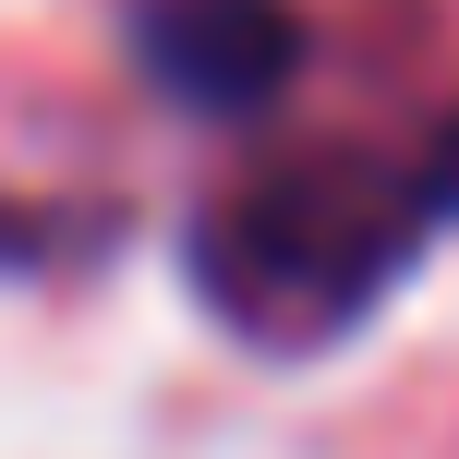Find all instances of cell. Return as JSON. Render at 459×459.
Listing matches in <instances>:
<instances>
[{
    "mask_svg": "<svg viewBox=\"0 0 459 459\" xmlns=\"http://www.w3.org/2000/svg\"><path fill=\"white\" fill-rule=\"evenodd\" d=\"M459 218V121L423 145L411 169H363V158H315L278 182L230 194L194 230V278L230 326L254 339H326L351 326L399 266L423 254V230Z\"/></svg>",
    "mask_w": 459,
    "mask_h": 459,
    "instance_id": "1",
    "label": "cell"
},
{
    "mask_svg": "<svg viewBox=\"0 0 459 459\" xmlns=\"http://www.w3.org/2000/svg\"><path fill=\"white\" fill-rule=\"evenodd\" d=\"M134 61H145V85L169 109L254 121L302 73V24H290V0H145L134 13Z\"/></svg>",
    "mask_w": 459,
    "mask_h": 459,
    "instance_id": "2",
    "label": "cell"
},
{
    "mask_svg": "<svg viewBox=\"0 0 459 459\" xmlns=\"http://www.w3.org/2000/svg\"><path fill=\"white\" fill-rule=\"evenodd\" d=\"M37 254V218H0V266H24Z\"/></svg>",
    "mask_w": 459,
    "mask_h": 459,
    "instance_id": "3",
    "label": "cell"
}]
</instances>
